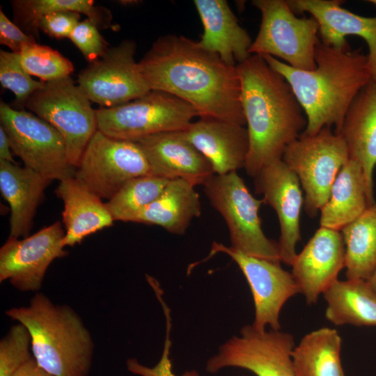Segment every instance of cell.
I'll use <instances>...</instances> for the list:
<instances>
[{
	"label": "cell",
	"instance_id": "6da1fadb",
	"mask_svg": "<svg viewBox=\"0 0 376 376\" xmlns=\"http://www.w3.org/2000/svg\"><path fill=\"white\" fill-rule=\"evenodd\" d=\"M150 90L171 94L191 105L199 118L244 126L237 66L183 36H162L138 62Z\"/></svg>",
	"mask_w": 376,
	"mask_h": 376
},
{
	"label": "cell",
	"instance_id": "7a4b0ae2",
	"mask_svg": "<svg viewBox=\"0 0 376 376\" xmlns=\"http://www.w3.org/2000/svg\"><path fill=\"white\" fill-rule=\"evenodd\" d=\"M237 69L249 139L244 169L254 178L282 159L286 147L305 130L307 118L289 83L260 55L251 54Z\"/></svg>",
	"mask_w": 376,
	"mask_h": 376
},
{
	"label": "cell",
	"instance_id": "3957f363",
	"mask_svg": "<svg viewBox=\"0 0 376 376\" xmlns=\"http://www.w3.org/2000/svg\"><path fill=\"white\" fill-rule=\"evenodd\" d=\"M290 85L307 118L301 135L312 136L324 127L338 134L351 104L371 80L368 55L361 48L337 49L319 38L315 52L316 68H294L269 55H260Z\"/></svg>",
	"mask_w": 376,
	"mask_h": 376
},
{
	"label": "cell",
	"instance_id": "277c9868",
	"mask_svg": "<svg viewBox=\"0 0 376 376\" xmlns=\"http://www.w3.org/2000/svg\"><path fill=\"white\" fill-rule=\"evenodd\" d=\"M29 331L36 363L54 376H88L94 345L81 318L69 306L37 292L26 306L6 311Z\"/></svg>",
	"mask_w": 376,
	"mask_h": 376
},
{
	"label": "cell",
	"instance_id": "5b68a950",
	"mask_svg": "<svg viewBox=\"0 0 376 376\" xmlns=\"http://www.w3.org/2000/svg\"><path fill=\"white\" fill-rule=\"evenodd\" d=\"M203 186L210 203L228 226L230 246L248 256L281 263L278 242L262 229L258 211L263 200L251 194L237 171L214 174Z\"/></svg>",
	"mask_w": 376,
	"mask_h": 376
},
{
	"label": "cell",
	"instance_id": "8992f818",
	"mask_svg": "<svg viewBox=\"0 0 376 376\" xmlns=\"http://www.w3.org/2000/svg\"><path fill=\"white\" fill-rule=\"evenodd\" d=\"M97 130L116 139L136 141L158 133L185 130L197 116L188 103L150 90L125 104L96 109Z\"/></svg>",
	"mask_w": 376,
	"mask_h": 376
},
{
	"label": "cell",
	"instance_id": "52a82bcc",
	"mask_svg": "<svg viewBox=\"0 0 376 376\" xmlns=\"http://www.w3.org/2000/svg\"><path fill=\"white\" fill-rule=\"evenodd\" d=\"M349 159L344 140L328 127L312 136L301 134L286 147L282 160L299 178L309 217H315L326 204L337 175Z\"/></svg>",
	"mask_w": 376,
	"mask_h": 376
},
{
	"label": "cell",
	"instance_id": "ba28073f",
	"mask_svg": "<svg viewBox=\"0 0 376 376\" xmlns=\"http://www.w3.org/2000/svg\"><path fill=\"white\" fill-rule=\"evenodd\" d=\"M62 136L68 160L76 168L97 130L96 109L70 76L45 82L24 106Z\"/></svg>",
	"mask_w": 376,
	"mask_h": 376
},
{
	"label": "cell",
	"instance_id": "9c48e42d",
	"mask_svg": "<svg viewBox=\"0 0 376 376\" xmlns=\"http://www.w3.org/2000/svg\"><path fill=\"white\" fill-rule=\"evenodd\" d=\"M252 4L260 10L261 22L249 54L278 57L298 70L315 69L320 38L317 21L312 17H297L287 1L254 0Z\"/></svg>",
	"mask_w": 376,
	"mask_h": 376
},
{
	"label": "cell",
	"instance_id": "30bf717a",
	"mask_svg": "<svg viewBox=\"0 0 376 376\" xmlns=\"http://www.w3.org/2000/svg\"><path fill=\"white\" fill-rule=\"evenodd\" d=\"M0 123L12 150L24 166L52 180L75 176V168L68 160L63 139L49 123L3 101L0 103Z\"/></svg>",
	"mask_w": 376,
	"mask_h": 376
},
{
	"label": "cell",
	"instance_id": "8fae6325",
	"mask_svg": "<svg viewBox=\"0 0 376 376\" xmlns=\"http://www.w3.org/2000/svg\"><path fill=\"white\" fill-rule=\"evenodd\" d=\"M151 175L136 141L111 138L97 130L87 144L75 177L102 199L110 200L128 181Z\"/></svg>",
	"mask_w": 376,
	"mask_h": 376
},
{
	"label": "cell",
	"instance_id": "7c38bea8",
	"mask_svg": "<svg viewBox=\"0 0 376 376\" xmlns=\"http://www.w3.org/2000/svg\"><path fill=\"white\" fill-rule=\"evenodd\" d=\"M294 337L288 332L270 329L258 331L252 324L244 326L240 336L222 344L206 363L207 373L235 367L251 371L256 376H296L292 352Z\"/></svg>",
	"mask_w": 376,
	"mask_h": 376
},
{
	"label": "cell",
	"instance_id": "4fadbf2b",
	"mask_svg": "<svg viewBox=\"0 0 376 376\" xmlns=\"http://www.w3.org/2000/svg\"><path fill=\"white\" fill-rule=\"evenodd\" d=\"M136 50L134 40H123L79 72L77 84L91 102L112 107L150 91L134 59Z\"/></svg>",
	"mask_w": 376,
	"mask_h": 376
},
{
	"label": "cell",
	"instance_id": "5bb4252c",
	"mask_svg": "<svg viewBox=\"0 0 376 376\" xmlns=\"http://www.w3.org/2000/svg\"><path fill=\"white\" fill-rule=\"evenodd\" d=\"M219 253L228 256L248 282L255 309L253 327L258 331L266 330L267 326L279 330V316L283 306L289 299L301 293L292 273L283 269L280 263L248 256L217 242L212 243L205 260Z\"/></svg>",
	"mask_w": 376,
	"mask_h": 376
},
{
	"label": "cell",
	"instance_id": "9a60e30c",
	"mask_svg": "<svg viewBox=\"0 0 376 376\" xmlns=\"http://www.w3.org/2000/svg\"><path fill=\"white\" fill-rule=\"evenodd\" d=\"M65 232L56 221L31 236L8 237L0 249V282L9 280L20 291H38L49 265L65 257Z\"/></svg>",
	"mask_w": 376,
	"mask_h": 376
},
{
	"label": "cell",
	"instance_id": "2e32d148",
	"mask_svg": "<svg viewBox=\"0 0 376 376\" xmlns=\"http://www.w3.org/2000/svg\"><path fill=\"white\" fill-rule=\"evenodd\" d=\"M255 191L276 212L281 235L278 242L281 262L292 265L301 240L300 214L304 203L297 175L281 159L263 167L253 178Z\"/></svg>",
	"mask_w": 376,
	"mask_h": 376
},
{
	"label": "cell",
	"instance_id": "e0dca14e",
	"mask_svg": "<svg viewBox=\"0 0 376 376\" xmlns=\"http://www.w3.org/2000/svg\"><path fill=\"white\" fill-rule=\"evenodd\" d=\"M345 246L340 231L321 227L297 254L292 274L308 305L315 304L345 267Z\"/></svg>",
	"mask_w": 376,
	"mask_h": 376
},
{
	"label": "cell",
	"instance_id": "ac0fdd59",
	"mask_svg": "<svg viewBox=\"0 0 376 376\" xmlns=\"http://www.w3.org/2000/svg\"><path fill=\"white\" fill-rule=\"evenodd\" d=\"M136 142L146 157L152 175L169 180L183 179L196 186L203 185L214 174L210 162L182 130L158 133Z\"/></svg>",
	"mask_w": 376,
	"mask_h": 376
},
{
	"label": "cell",
	"instance_id": "d6986e66",
	"mask_svg": "<svg viewBox=\"0 0 376 376\" xmlns=\"http://www.w3.org/2000/svg\"><path fill=\"white\" fill-rule=\"evenodd\" d=\"M295 13H308L318 22L320 40L337 49H350L347 36L362 38L368 47L372 79L376 81V16L363 17L343 7L338 0L287 1Z\"/></svg>",
	"mask_w": 376,
	"mask_h": 376
},
{
	"label": "cell",
	"instance_id": "ffe728a7",
	"mask_svg": "<svg viewBox=\"0 0 376 376\" xmlns=\"http://www.w3.org/2000/svg\"><path fill=\"white\" fill-rule=\"evenodd\" d=\"M187 139L210 162L214 174L224 175L244 168L249 149L247 129L212 118H199L184 130Z\"/></svg>",
	"mask_w": 376,
	"mask_h": 376
},
{
	"label": "cell",
	"instance_id": "44dd1931",
	"mask_svg": "<svg viewBox=\"0 0 376 376\" xmlns=\"http://www.w3.org/2000/svg\"><path fill=\"white\" fill-rule=\"evenodd\" d=\"M350 159L362 167L370 205L374 196L373 173L376 166V81L373 79L358 93L349 107L338 132Z\"/></svg>",
	"mask_w": 376,
	"mask_h": 376
},
{
	"label": "cell",
	"instance_id": "7402d4cb",
	"mask_svg": "<svg viewBox=\"0 0 376 376\" xmlns=\"http://www.w3.org/2000/svg\"><path fill=\"white\" fill-rule=\"evenodd\" d=\"M203 27L200 45L218 54L228 65L237 66L251 54L252 40L225 0H194Z\"/></svg>",
	"mask_w": 376,
	"mask_h": 376
},
{
	"label": "cell",
	"instance_id": "603a6c76",
	"mask_svg": "<svg viewBox=\"0 0 376 376\" xmlns=\"http://www.w3.org/2000/svg\"><path fill=\"white\" fill-rule=\"evenodd\" d=\"M59 182L55 194L64 205V247L80 244L87 236L113 225L114 220L102 198L75 176Z\"/></svg>",
	"mask_w": 376,
	"mask_h": 376
},
{
	"label": "cell",
	"instance_id": "cb8c5ba5",
	"mask_svg": "<svg viewBox=\"0 0 376 376\" xmlns=\"http://www.w3.org/2000/svg\"><path fill=\"white\" fill-rule=\"evenodd\" d=\"M52 180L15 163L0 160V190L10 207V235L26 237Z\"/></svg>",
	"mask_w": 376,
	"mask_h": 376
},
{
	"label": "cell",
	"instance_id": "d4e9b609",
	"mask_svg": "<svg viewBox=\"0 0 376 376\" xmlns=\"http://www.w3.org/2000/svg\"><path fill=\"white\" fill-rule=\"evenodd\" d=\"M201 214L200 196L195 185L183 179H174L131 222L157 225L170 233L182 235Z\"/></svg>",
	"mask_w": 376,
	"mask_h": 376
},
{
	"label": "cell",
	"instance_id": "484cf974",
	"mask_svg": "<svg viewBox=\"0 0 376 376\" xmlns=\"http://www.w3.org/2000/svg\"><path fill=\"white\" fill-rule=\"evenodd\" d=\"M370 205L363 170L350 159L337 175L329 198L320 210V226L341 231Z\"/></svg>",
	"mask_w": 376,
	"mask_h": 376
},
{
	"label": "cell",
	"instance_id": "4316f807",
	"mask_svg": "<svg viewBox=\"0 0 376 376\" xmlns=\"http://www.w3.org/2000/svg\"><path fill=\"white\" fill-rule=\"evenodd\" d=\"M325 317L339 326H376V293L368 281H336L323 293Z\"/></svg>",
	"mask_w": 376,
	"mask_h": 376
},
{
	"label": "cell",
	"instance_id": "83f0119b",
	"mask_svg": "<svg viewBox=\"0 0 376 376\" xmlns=\"http://www.w3.org/2000/svg\"><path fill=\"white\" fill-rule=\"evenodd\" d=\"M337 330L322 327L306 334L292 352L296 376H345Z\"/></svg>",
	"mask_w": 376,
	"mask_h": 376
},
{
	"label": "cell",
	"instance_id": "f1b7e54d",
	"mask_svg": "<svg viewBox=\"0 0 376 376\" xmlns=\"http://www.w3.org/2000/svg\"><path fill=\"white\" fill-rule=\"evenodd\" d=\"M340 232L347 279L368 281L376 269V202Z\"/></svg>",
	"mask_w": 376,
	"mask_h": 376
},
{
	"label": "cell",
	"instance_id": "f546056e",
	"mask_svg": "<svg viewBox=\"0 0 376 376\" xmlns=\"http://www.w3.org/2000/svg\"><path fill=\"white\" fill-rule=\"evenodd\" d=\"M15 24L26 34L39 37L38 23L44 15L57 11H74L87 16L98 29L116 30L109 9L95 6L91 0L11 1Z\"/></svg>",
	"mask_w": 376,
	"mask_h": 376
},
{
	"label": "cell",
	"instance_id": "4dcf8cb0",
	"mask_svg": "<svg viewBox=\"0 0 376 376\" xmlns=\"http://www.w3.org/2000/svg\"><path fill=\"white\" fill-rule=\"evenodd\" d=\"M169 181L152 175L140 176L128 181L105 203L114 221L131 222L139 211L162 193Z\"/></svg>",
	"mask_w": 376,
	"mask_h": 376
},
{
	"label": "cell",
	"instance_id": "1f68e13d",
	"mask_svg": "<svg viewBox=\"0 0 376 376\" xmlns=\"http://www.w3.org/2000/svg\"><path fill=\"white\" fill-rule=\"evenodd\" d=\"M19 54L27 73L45 82L69 77L74 71L68 58L49 46L37 42L25 45Z\"/></svg>",
	"mask_w": 376,
	"mask_h": 376
},
{
	"label": "cell",
	"instance_id": "d6a6232c",
	"mask_svg": "<svg viewBox=\"0 0 376 376\" xmlns=\"http://www.w3.org/2000/svg\"><path fill=\"white\" fill-rule=\"evenodd\" d=\"M0 83L15 96L16 104L24 107L29 97L42 88L45 81H36L22 66L20 54L0 50Z\"/></svg>",
	"mask_w": 376,
	"mask_h": 376
},
{
	"label": "cell",
	"instance_id": "836d02e7",
	"mask_svg": "<svg viewBox=\"0 0 376 376\" xmlns=\"http://www.w3.org/2000/svg\"><path fill=\"white\" fill-rule=\"evenodd\" d=\"M29 330L19 323L10 327L0 341V376H13L33 357Z\"/></svg>",
	"mask_w": 376,
	"mask_h": 376
},
{
	"label": "cell",
	"instance_id": "e575fe53",
	"mask_svg": "<svg viewBox=\"0 0 376 376\" xmlns=\"http://www.w3.org/2000/svg\"><path fill=\"white\" fill-rule=\"evenodd\" d=\"M161 303L164 313L166 317V337L164 349L161 359L158 363L152 366L148 367L140 363L136 359H129L126 362L127 370L133 374L139 376H177L173 371L172 362L170 359L171 347V311L162 298V294L156 296ZM182 376H200L196 370L186 371Z\"/></svg>",
	"mask_w": 376,
	"mask_h": 376
},
{
	"label": "cell",
	"instance_id": "d590c367",
	"mask_svg": "<svg viewBox=\"0 0 376 376\" xmlns=\"http://www.w3.org/2000/svg\"><path fill=\"white\" fill-rule=\"evenodd\" d=\"M89 63L100 58L109 48L98 27L88 18L81 21L68 38Z\"/></svg>",
	"mask_w": 376,
	"mask_h": 376
},
{
	"label": "cell",
	"instance_id": "8d00e7d4",
	"mask_svg": "<svg viewBox=\"0 0 376 376\" xmlns=\"http://www.w3.org/2000/svg\"><path fill=\"white\" fill-rule=\"evenodd\" d=\"M80 17V13L77 12H53L41 17L38 28L53 38H69L75 26L81 22Z\"/></svg>",
	"mask_w": 376,
	"mask_h": 376
},
{
	"label": "cell",
	"instance_id": "74e56055",
	"mask_svg": "<svg viewBox=\"0 0 376 376\" xmlns=\"http://www.w3.org/2000/svg\"><path fill=\"white\" fill-rule=\"evenodd\" d=\"M36 42V38L26 34L5 15L0 8V43L10 48V51L19 54L22 48Z\"/></svg>",
	"mask_w": 376,
	"mask_h": 376
},
{
	"label": "cell",
	"instance_id": "f35d334b",
	"mask_svg": "<svg viewBox=\"0 0 376 376\" xmlns=\"http://www.w3.org/2000/svg\"><path fill=\"white\" fill-rule=\"evenodd\" d=\"M13 376H54L44 369L36 363L33 357L24 364Z\"/></svg>",
	"mask_w": 376,
	"mask_h": 376
},
{
	"label": "cell",
	"instance_id": "ab89813d",
	"mask_svg": "<svg viewBox=\"0 0 376 376\" xmlns=\"http://www.w3.org/2000/svg\"><path fill=\"white\" fill-rule=\"evenodd\" d=\"M11 150L9 138L3 128L0 126V160L15 163Z\"/></svg>",
	"mask_w": 376,
	"mask_h": 376
},
{
	"label": "cell",
	"instance_id": "60d3db41",
	"mask_svg": "<svg viewBox=\"0 0 376 376\" xmlns=\"http://www.w3.org/2000/svg\"><path fill=\"white\" fill-rule=\"evenodd\" d=\"M368 281L370 285L371 288L376 293V269L371 276V277L368 280Z\"/></svg>",
	"mask_w": 376,
	"mask_h": 376
},
{
	"label": "cell",
	"instance_id": "b9f144b4",
	"mask_svg": "<svg viewBox=\"0 0 376 376\" xmlns=\"http://www.w3.org/2000/svg\"><path fill=\"white\" fill-rule=\"evenodd\" d=\"M368 2L373 3V5L376 6V0H369Z\"/></svg>",
	"mask_w": 376,
	"mask_h": 376
}]
</instances>
